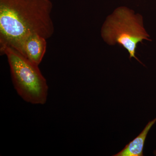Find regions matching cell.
I'll use <instances>...</instances> for the list:
<instances>
[{"label": "cell", "mask_w": 156, "mask_h": 156, "mask_svg": "<svg viewBox=\"0 0 156 156\" xmlns=\"http://www.w3.org/2000/svg\"><path fill=\"white\" fill-rule=\"evenodd\" d=\"M52 9L50 0H0V46L20 53L31 35L49 38L54 31Z\"/></svg>", "instance_id": "cell-1"}, {"label": "cell", "mask_w": 156, "mask_h": 156, "mask_svg": "<svg viewBox=\"0 0 156 156\" xmlns=\"http://www.w3.org/2000/svg\"><path fill=\"white\" fill-rule=\"evenodd\" d=\"M101 36L107 44H118L128 51L130 59L133 57L143 64L135 56L137 44L151 40L141 15L124 6L117 8L103 23Z\"/></svg>", "instance_id": "cell-2"}, {"label": "cell", "mask_w": 156, "mask_h": 156, "mask_svg": "<svg viewBox=\"0 0 156 156\" xmlns=\"http://www.w3.org/2000/svg\"><path fill=\"white\" fill-rule=\"evenodd\" d=\"M0 48L1 53L7 56L12 82L18 95L32 104H44L48 99V87L38 65L13 48Z\"/></svg>", "instance_id": "cell-3"}, {"label": "cell", "mask_w": 156, "mask_h": 156, "mask_svg": "<svg viewBox=\"0 0 156 156\" xmlns=\"http://www.w3.org/2000/svg\"><path fill=\"white\" fill-rule=\"evenodd\" d=\"M47 40L37 34L31 35L23 42L20 53L32 62L39 66L46 53Z\"/></svg>", "instance_id": "cell-4"}, {"label": "cell", "mask_w": 156, "mask_h": 156, "mask_svg": "<svg viewBox=\"0 0 156 156\" xmlns=\"http://www.w3.org/2000/svg\"><path fill=\"white\" fill-rule=\"evenodd\" d=\"M156 122V118L150 121L142 132L127 144L124 149L114 156H143L144 146L148 133Z\"/></svg>", "instance_id": "cell-5"}, {"label": "cell", "mask_w": 156, "mask_h": 156, "mask_svg": "<svg viewBox=\"0 0 156 156\" xmlns=\"http://www.w3.org/2000/svg\"><path fill=\"white\" fill-rule=\"evenodd\" d=\"M154 154L156 155V151H155L154 152Z\"/></svg>", "instance_id": "cell-6"}]
</instances>
